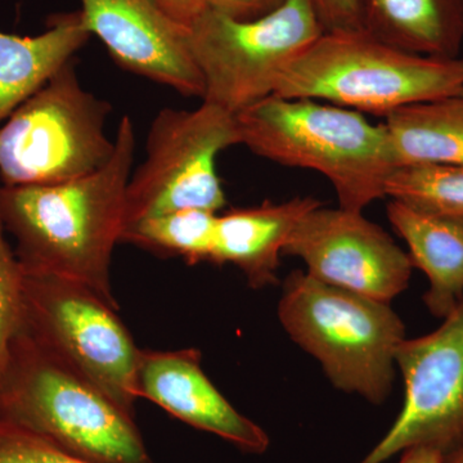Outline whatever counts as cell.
Wrapping results in <instances>:
<instances>
[{
  "instance_id": "cell-1",
  "label": "cell",
  "mask_w": 463,
  "mask_h": 463,
  "mask_svg": "<svg viewBox=\"0 0 463 463\" xmlns=\"http://www.w3.org/2000/svg\"><path fill=\"white\" fill-rule=\"evenodd\" d=\"M136 146L127 115L116 130L114 155L99 172L58 184L0 185V218L24 269L81 283L118 309L112 254L124 233Z\"/></svg>"
},
{
  "instance_id": "cell-12",
  "label": "cell",
  "mask_w": 463,
  "mask_h": 463,
  "mask_svg": "<svg viewBox=\"0 0 463 463\" xmlns=\"http://www.w3.org/2000/svg\"><path fill=\"white\" fill-rule=\"evenodd\" d=\"M80 5L88 32L103 43L121 69L203 99L205 84L188 30L157 0H80Z\"/></svg>"
},
{
  "instance_id": "cell-2",
  "label": "cell",
  "mask_w": 463,
  "mask_h": 463,
  "mask_svg": "<svg viewBox=\"0 0 463 463\" xmlns=\"http://www.w3.org/2000/svg\"><path fill=\"white\" fill-rule=\"evenodd\" d=\"M236 118L241 145L279 165L322 174L343 209L364 213L386 196L397 165L385 124L330 103L277 96Z\"/></svg>"
},
{
  "instance_id": "cell-10",
  "label": "cell",
  "mask_w": 463,
  "mask_h": 463,
  "mask_svg": "<svg viewBox=\"0 0 463 463\" xmlns=\"http://www.w3.org/2000/svg\"><path fill=\"white\" fill-rule=\"evenodd\" d=\"M404 403L385 437L359 463H385L413 447L449 455L463 446V298L437 330L397 350Z\"/></svg>"
},
{
  "instance_id": "cell-26",
  "label": "cell",
  "mask_w": 463,
  "mask_h": 463,
  "mask_svg": "<svg viewBox=\"0 0 463 463\" xmlns=\"http://www.w3.org/2000/svg\"><path fill=\"white\" fill-rule=\"evenodd\" d=\"M444 456L440 450L431 447H413L402 452L398 463H443Z\"/></svg>"
},
{
  "instance_id": "cell-21",
  "label": "cell",
  "mask_w": 463,
  "mask_h": 463,
  "mask_svg": "<svg viewBox=\"0 0 463 463\" xmlns=\"http://www.w3.org/2000/svg\"><path fill=\"white\" fill-rule=\"evenodd\" d=\"M5 234L0 218V374L11 341L23 323V268Z\"/></svg>"
},
{
  "instance_id": "cell-23",
  "label": "cell",
  "mask_w": 463,
  "mask_h": 463,
  "mask_svg": "<svg viewBox=\"0 0 463 463\" xmlns=\"http://www.w3.org/2000/svg\"><path fill=\"white\" fill-rule=\"evenodd\" d=\"M325 33H364L359 0H310Z\"/></svg>"
},
{
  "instance_id": "cell-16",
  "label": "cell",
  "mask_w": 463,
  "mask_h": 463,
  "mask_svg": "<svg viewBox=\"0 0 463 463\" xmlns=\"http://www.w3.org/2000/svg\"><path fill=\"white\" fill-rule=\"evenodd\" d=\"M80 11L48 18L47 30L20 36L0 30V125L87 44Z\"/></svg>"
},
{
  "instance_id": "cell-14",
  "label": "cell",
  "mask_w": 463,
  "mask_h": 463,
  "mask_svg": "<svg viewBox=\"0 0 463 463\" xmlns=\"http://www.w3.org/2000/svg\"><path fill=\"white\" fill-rule=\"evenodd\" d=\"M322 203L312 196L285 203L233 209L216 218L212 263H230L246 277L250 288L277 285L283 249L298 222Z\"/></svg>"
},
{
  "instance_id": "cell-13",
  "label": "cell",
  "mask_w": 463,
  "mask_h": 463,
  "mask_svg": "<svg viewBox=\"0 0 463 463\" xmlns=\"http://www.w3.org/2000/svg\"><path fill=\"white\" fill-rule=\"evenodd\" d=\"M137 397L157 404L192 428L210 432L248 455H263L270 438L222 395L201 368L197 349L141 350Z\"/></svg>"
},
{
  "instance_id": "cell-8",
  "label": "cell",
  "mask_w": 463,
  "mask_h": 463,
  "mask_svg": "<svg viewBox=\"0 0 463 463\" xmlns=\"http://www.w3.org/2000/svg\"><path fill=\"white\" fill-rule=\"evenodd\" d=\"M236 145V115L221 106L203 100L194 109H160L149 125L145 161L128 182L124 232L155 216L223 209L218 157Z\"/></svg>"
},
{
  "instance_id": "cell-4",
  "label": "cell",
  "mask_w": 463,
  "mask_h": 463,
  "mask_svg": "<svg viewBox=\"0 0 463 463\" xmlns=\"http://www.w3.org/2000/svg\"><path fill=\"white\" fill-rule=\"evenodd\" d=\"M279 318L335 388L377 405L392 394L405 326L390 303L294 270L283 282Z\"/></svg>"
},
{
  "instance_id": "cell-9",
  "label": "cell",
  "mask_w": 463,
  "mask_h": 463,
  "mask_svg": "<svg viewBox=\"0 0 463 463\" xmlns=\"http://www.w3.org/2000/svg\"><path fill=\"white\" fill-rule=\"evenodd\" d=\"M21 328L134 417L142 349L93 289L23 268Z\"/></svg>"
},
{
  "instance_id": "cell-27",
  "label": "cell",
  "mask_w": 463,
  "mask_h": 463,
  "mask_svg": "<svg viewBox=\"0 0 463 463\" xmlns=\"http://www.w3.org/2000/svg\"><path fill=\"white\" fill-rule=\"evenodd\" d=\"M443 463H463V446L444 457Z\"/></svg>"
},
{
  "instance_id": "cell-20",
  "label": "cell",
  "mask_w": 463,
  "mask_h": 463,
  "mask_svg": "<svg viewBox=\"0 0 463 463\" xmlns=\"http://www.w3.org/2000/svg\"><path fill=\"white\" fill-rule=\"evenodd\" d=\"M386 196L463 222V166L397 167L386 184Z\"/></svg>"
},
{
  "instance_id": "cell-22",
  "label": "cell",
  "mask_w": 463,
  "mask_h": 463,
  "mask_svg": "<svg viewBox=\"0 0 463 463\" xmlns=\"http://www.w3.org/2000/svg\"><path fill=\"white\" fill-rule=\"evenodd\" d=\"M0 463H90L67 455L33 432L0 419Z\"/></svg>"
},
{
  "instance_id": "cell-5",
  "label": "cell",
  "mask_w": 463,
  "mask_h": 463,
  "mask_svg": "<svg viewBox=\"0 0 463 463\" xmlns=\"http://www.w3.org/2000/svg\"><path fill=\"white\" fill-rule=\"evenodd\" d=\"M463 58L399 50L365 33H323L279 76L273 96L315 99L388 116L425 100L459 96Z\"/></svg>"
},
{
  "instance_id": "cell-11",
  "label": "cell",
  "mask_w": 463,
  "mask_h": 463,
  "mask_svg": "<svg viewBox=\"0 0 463 463\" xmlns=\"http://www.w3.org/2000/svg\"><path fill=\"white\" fill-rule=\"evenodd\" d=\"M283 255L301 259L307 273L327 285L392 303L410 285L407 252L364 213L323 205L292 232Z\"/></svg>"
},
{
  "instance_id": "cell-7",
  "label": "cell",
  "mask_w": 463,
  "mask_h": 463,
  "mask_svg": "<svg viewBox=\"0 0 463 463\" xmlns=\"http://www.w3.org/2000/svg\"><path fill=\"white\" fill-rule=\"evenodd\" d=\"M187 30L203 100L234 115L273 96L286 67L325 33L310 0H285L250 20L206 7Z\"/></svg>"
},
{
  "instance_id": "cell-3",
  "label": "cell",
  "mask_w": 463,
  "mask_h": 463,
  "mask_svg": "<svg viewBox=\"0 0 463 463\" xmlns=\"http://www.w3.org/2000/svg\"><path fill=\"white\" fill-rule=\"evenodd\" d=\"M0 419L90 463H154L134 417L20 327L0 374Z\"/></svg>"
},
{
  "instance_id": "cell-28",
  "label": "cell",
  "mask_w": 463,
  "mask_h": 463,
  "mask_svg": "<svg viewBox=\"0 0 463 463\" xmlns=\"http://www.w3.org/2000/svg\"><path fill=\"white\" fill-rule=\"evenodd\" d=\"M461 96L463 97V91H462V93H461Z\"/></svg>"
},
{
  "instance_id": "cell-6",
  "label": "cell",
  "mask_w": 463,
  "mask_h": 463,
  "mask_svg": "<svg viewBox=\"0 0 463 463\" xmlns=\"http://www.w3.org/2000/svg\"><path fill=\"white\" fill-rule=\"evenodd\" d=\"M109 114L70 61L0 125V185L58 184L99 172L115 152Z\"/></svg>"
},
{
  "instance_id": "cell-25",
  "label": "cell",
  "mask_w": 463,
  "mask_h": 463,
  "mask_svg": "<svg viewBox=\"0 0 463 463\" xmlns=\"http://www.w3.org/2000/svg\"><path fill=\"white\" fill-rule=\"evenodd\" d=\"M164 11L179 25L188 29L206 8V0H157Z\"/></svg>"
},
{
  "instance_id": "cell-15",
  "label": "cell",
  "mask_w": 463,
  "mask_h": 463,
  "mask_svg": "<svg viewBox=\"0 0 463 463\" xmlns=\"http://www.w3.org/2000/svg\"><path fill=\"white\" fill-rule=\"evenodd\" d=\"M388 219L408 246L413 268L429 279V312L444 318L463 298V222L392 200Z\"/></svg>"
},
{
  "instance_id": "cell-24",
  "label": "cell",
  "mask_w": 463,
  "mask_h": 463,
  "mask_svg": "<svg viewBox=\"0 0 463 463\" xmlns=\"http://www.w3.org/2000/svg\"><path fill=\"white\" fill-rule=\"evenodd\" d=\"M283 2L285 0H206V7L239 20H250L263 16Z\"/></svg>"
},
{
  "instance_id": "cell-19",
  "label": "cell",
  "mask_w": 463,
  "mask_h": 463,
  "mask_svg": "<svg viewBox=\"0 0 463 463\" xmlns=\"http://www.w3.org/2000/svg\"><path fill=\"white\" fill-rule=\"evenodd\" d=\"M218 213L183 210L145 219L128 228L121 242L132 243L161 257L181 258L188 264L212 263Z\"/></svg>"
},
{
  "instance_id": "cell-18",
  "label": "cell",
  "mask_w": 463,
  "mask_h": 463,
  "mask_svg": "<svg viewBox=\"0 0 463 463\" xmlns=\"http://www.w3.org/2000/svg\"><path fill=\"white\" fill-rule=\"evenodd\" d=\"M395 165L463 166V97L405 106L385 118Z\"/></svg>"
},
{
  "instance_id": "cell-17",
  "label": "cell",
  "mask_w": 463,
  "mask_h": 463,
  "mask_svg": "<svg viewBox=\"0 0 463 463\" xmlns=\"http://www.w3.org/2000/svg\"><path fill=\"white\" fill-rule=\"evenodd\" d=\"M365 33L392 47L457 58L463 45V0H359Z\"/></svg>"
}]
</instances>
